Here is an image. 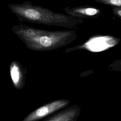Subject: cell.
Instances as JSON below:
<instances>
[{
    "label": "cell",
    "mask_w": 121,
    "mask_h": 121,
    "mask_svg": "<svg viewBox=\"0 0 121 121\" xmlns=\"http://www.w3.org/2000/svg\"><path fill=\"white\" fill-rule=\"evenodd\" d=\"M79 113V107L73 105L56 114L45 121H76Z\"/></svg>",
    "instance_id": "5"
},
{
    "label": "cell",
    "mask_w": 121,
    "mask_h": 121,
    "mask_svg": "<svg viewBox=\"0 0 121 121\" xmlns=\"http://www.w3.org/2000/svg\"><path fill=\"white\" fill-rule=\"evenodd\" d=\"M64 10L66 14L79 19L97 17L101 13V10L99 9L89 6L72 8L66 7L64 8Z\"/></svg>",
    "instance_id": "4"
},
{
    "label": "cell",
    "mask_w": 121,
    "mask_h": 121,
    "mask_svg": "<svg viewBox=\"0 0 121 121\" xmlns=\"http://www.w3.org/2000/svg\"><path fill=\"white\" fill-rule=\"evenodd\" d=\"M12 32L29 49L48 51L65 46L77 37L74 29L51 31L36 28L23 23L12 26Z\"/></svg>",
    "instance_id": "1"
},
{
    "label": "cell",
    "mask_w": 121,
    "mask_h": 121,
    "mask_svg": "<svg viewBox=\"0 0 121 121\" xmlns=\"http://www.w3.org/2000/svg\"><path fill=\"white\" fill-rule=\"evenodd\" d=\"M114 67L115 69H117L118 70H121V60L118 62H115L114 63V67Z\"/></svg>",
    "instance_id": "9"
},
{
    "label": "cell",
    "mask_w": 121,
    "mask_h": 121,
    "mask_svg": "<svg viewBox=\"0 0 121 121\" xmlns=\"http://www.w3.org/2000/svg\"><path fill=\"white\" fill-rule=\"evenodd\" d=\"M8 7L20 22H29L49 26L75 29L83 22L81 19L67 14L57 13L41 6L26 1L21 3H10Z\"/></svg>",
    "instance_id": "2"
},
{
    "label": "cell",
    "mask_w": 121,
    "mask_h": 121,
    "mask_svg": "<svg viewBox=\"0 0 121 121\" xmlns=\"http://www.w3.org/2000/svg\"><path fill=\"white\" fill-rule=\"evenodd\" d=\"M10 74L13 84L16 88H20L22 74L20 68L16 61H13L10 66Z\"/></svg>",
    "instance_id": "6"
},
{
    "label": "cell",
    "mask_w": 121,
    "mask_h": 121,
    "mask_svg": "<svg viewBox=\"0 0 121 121\" xmlns=\"http://www.w3.org/2000/svg\"><path fill=\"white\" fill-rule=\"evenodd\" d=\"M112 11L116 16L121 18V7H113Z\"/></svg>",
    "instance_id": "8"
},
{
    "label": "cell",
    "mask_w": 121,
    "mask_h": 121,
    "mask_svg": "<svg viewBox=\"0 0 121 121\" xmlns=\"http://www.w3.org/2000/svg\"><path fill=\"white\" fill-rule=\"evenodd\" d=\"M70 103L69 100L60 99L47 104L28 114L22 121H37L63 108Z\"/></svg>",
    "instance_id": "3"
},
{
    "label": "cell",
    "mask_w": 121,
    "mask_h": 121,
    "mask_svg": "<svg viewBox=\"0 0 121 121\" xmlns=\"http://www.w3.org/2000/svg\"><path fill=\"white\" fill-rule=\"evenodd\" d=\"M96 2L113 6V7H121V0H94Z\"/></svg>",
    "instance_id": "7"
}]
</instances>
